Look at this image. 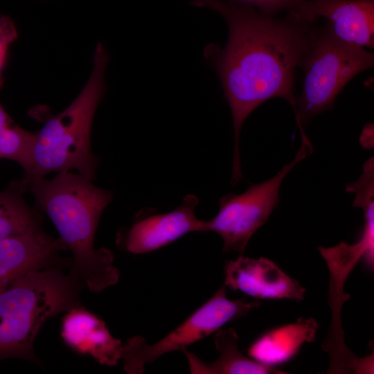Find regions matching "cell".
Segmentation results:
<instances>
[{"mask_svg": "<svg viewBox=\"0 0 374 374\" xmlns=\"http://www.w3.org/2000/svg\"><path fill=\"white\" fill-rule=\"evenodd\" d=\"M219 12L229 36L223 48L210 44L204 55L215 70L231 109L234 130L232 178L242 177L239 142L251 113L273 98L286 100L296 111L294 79L314 22L287 13L284 18L232 0H193Z\"/></svg>", "mask_w": 374, "mask_h": 374, "instance_id": "obj_1", "label": "cell"}, {"mask_svg": "<svg viewBox=\"0 0 374 374\" xmlns=\"http://www.w3.org/2000/svg\"><path fill=\"white\" fill-rule=\"evenodd\" d=\"M26 186L34 197L36 208L48 216L71 251L73 272L78 278L94 292L117 283L120 272L113 253L94 247L99 220L113 199V191L72 171L57 172L50 179L36 178Z\"/></svg>", "mask_w": 374, "mask_h": 374, "instance_id": "obj_2", "label": "cell"}, {"mask_svg": "<svg viewBox=\"0 0 374 374\" xmlns=\"http://www.w3.org/2000/svg\"><path fill=\"white\" fill-rule=\"evenodd\" d=\"M109 61L100 42L93 53L91 75L75 100L62 112L48 115L37 132L29 170L21 179L31 180L51 172L77 170L93 181L98 159L91 150V128L97 107L106 92L105 73Z\"/></svg>", "mask_w": 374, "mask_h": 374, "instance_id": "obj_3", "label": "cell"}, {"mask_svg": "<svg viewBox=\"0 0 374 374\" xmlns=\"http://www.w3.org/2000/svg\"><path fill=\"white\" fill-rule=\"evenodd\" d=\"M78 279L74 272L42 267L0 291V361L36 359L33 343L44 322L78 305Z\"/></svg>", "mask_w": 374, "mask_h": 374, "instance_id": "obj_4", "label": "cell"}, {"mask_svg": "<svg viewBox=\"0 0 374 374\" xmlns=\"http://www.w3.org/2000/svg\"><path fill=\"white\" fill-rule=\"evenodd\" d=\"M373 63V53L340 40L326 24L314 28L299 67L303 80L294 114L300 133L312 118L331 109L345 85Z\"/></svg>", "mask_w": 374, "mask_h": 374, "instance_id": "obj_5", "label": "cell"}, {"mask_svg": "<svg viewBox=\"0 0 374 374\" xmlns=\"http://www.w3.org/2000/svg\"><path fill=\"white\" fill-rule=\"evenodd\" d=\"M260 305L258 300H230L226 287L222 285L216 292L188 318L165 337L148 344L140 336L133 337L123 344L121 359L125 371L143 373L145 366L161 356L189 346L215 333L229 322L247 316Z\"/></svg>", "mask_w": 374, "mask_h": 374, "instance_id": "obj_6", "label": "cell"}, {"mask_svg": "<svg viewBox=\"0 0 374 374\" xmlns=\"http://www.w3.org/2000/svg\"><path fill=\"white\" fill-rule=\"evenodd\" d=\"M312 151L307 136L301 137V145L294 159L276 175L249 186L242 193H231L221 197L216 215L205 221V232L213 231L221 236L224 252L235 251L242 255L253 235L276 207L284 178Z\"/></svg>", "mask_w": 374, "mask_h": 374, "instance_id": "obj_7", "label": "cell"}, {"mask_svg": "<svg viewBox=\"0 0 374 374\" xmlns=\"http://www.w3.org/2000/svg\"><path fill=\"white\" fill-rule=\"evenodd\" d=\"M199 199L193 194L168 213L143 210L132 225L118 233L117 243L125 251L145 254L160 249L193 232H205V220L197 218L195 210Z\"/></svg>", "mask_w": 374, "mask_h": 374, "instance_id": "obj_8", "label": "cell"}, {"mask_svg": "<svg viewBox=\"0 0 374 374\" xmlns=\"http://www.w3.org/2000/svg\"><path fill=\"white\" fill-rule=\"evenodd\" d=\"M287 13L308 22L323 18L344 42L373 48L374 0H301Z\"/></svg>", "mask_w": 374, "mask_h": 374, "instance_id": "obj_9", "label": "cell"}, {"mask_svg": "<svg viewBox=\"0 0 374 374\" xmlns=\"http://www.w3.org/2000/svg\"><path fill=\"white\" fill-rule=\"evenodd\" d=\"M226 288L240 291L256 300H304L306 290L285 273L272 260L260 257L239 256L226 262L224 267Z\"/></svg>", "mask_w": 374, "mask_h": 374, "instance_id": "obj_10", "label": "cell"}, {"mask_svg": "<svg viewBox=\"0 0 374 374\" xmlns=\"http://www.w3.org/2000/svg\"><path fill=\"white\" fill-rule=\"evenodd\" d=\"M61 336L71 349L100 364L116 366L122 358V342L112 335L102 319L78 305L67 310L63 317Z\"/></svg>", "mask_w": 374, "mask_h": 374, "instance_id": "obj_11", "label": "cell"}, {"mask_svg": "<svg viewBox=\"0 0 374 374\" xmlns=\"http://www.w3.org/2000/svg\"><path fill=\"white\" fill-rule=\"evenodd\" d=\"M59 238L42 229L0 240V291L28 272L48 265L62 250Z\"/></svg>", "mask_w": 374, "mask_h": 374, "instance_id": "obj_12", "label": "cell"}, {"mask_svg": "<svg viewBox=\"0 0 374 374\" xmlns=\"http://www.w3.org/2000/svg\"><path fill=\"white\" fill-rule=\"evenodd\" d=\"M318 328V321L311 317L270 328L251 343L247 356L266 366L278 368L292 360L303 345L314 342Z\"/></svg>", "mask_w": 374, "mask_h": 374, "instance_id": "obj_13", "label": "cell"}, {"mask_svg": "<svg viewBox=\"0 0 374 374\" xmlns=\"http://www.w3.org/2000/svg\"><path fill=\"white\" fill-rule=\"evenodd\" d=\"M239 336L233 328L220 329L214 335L217 359L206 363L186 349L185 354L190 373L193 374H283L278 368H271L242 353L238 346Z\"/></svg>", "mask_w": 374, "mask_h": 374, "instance_id": "obj_14", "label": "cell"}, {"mask_svg": "<svg viewBox=\"0 0 374 374\" xmlns=\"http://www.w3.org/2000/svg\"><path fill=\"white\" fill-rule=\"evenodd\" d=\"M319 251L326 262L330 274L329 296L332 312L331 326L339 327L341 305L350 297L348 294H343L344 283L359 260L368 262L373 258V254L360 240L352 244L341 242L332 247H319Z\"/></svg>", "mask_w": 374, "mask_h": 374, "instance_id": "obj_15", "label": "cell"}, {"mask_svg": "<svg viewBox=\"0 0 374 374\" xmlns=\"http://www.w3.org/2000/svg\"><path fill=\"white\" fill-rule=\"evenodd\" d=\"M26 191L20 180L11 181L0 192V240L42 229L38 210L24 197Z\"/></svg>", "mask_w": 374, "mask_h": 374, "instance_id": "obj_16", "label": "cell"}, {"mask_svg": "<svg viewBox=\"0 0 374 374\" xmlns=\"http://www.w3.org/2000/svg\"><path fill=\"white\" fill-rule=\"evenodd\" d=\"M37 132L25 130L14 123L0 132V159L17 162L26 173L29 170Z\"/></svg>", "mask_w": 374, "mask_h": 374, "instance_id": "obj_17", "label": "cell"}, {"mask_svg": "<svg viewBox=\"0 0 374 374\" xmlns=\"http://www.w3.org/2000/svg\"><path fill=\"white\" fill-rule=\"evenodd\" d=\"M17 37V30L12 19L8 16L0 15V86L9 47Z\"/></svg>", "mask_w": 374, "mask_h": 374, "instance_id": "obj_18", "label": "cell"}, {"mask_svg": "<svg viewBox=\"0 0 374 374\" xmlns=\"http://www.w3.org/2000/svg\"><path fill=\"white\" fill-rule=\"evenodd\" d=\"M233 1L254 8L265 13L276 15L292 10L301 0H232Z\"/></svg>", "mask_w": 374, "mask_h": 374, "instance_id": "obj_19", "label": "cell"}, {"mask_svg": "<svg viewBox=\"0 0 374 374\" xmlns=\"http://www.w3.org/2000/svg\"><path fill=\"white\" fill-rule=\"evenodd\" d=\"M12 123H13L12 119L0 104V132Z\"/></svg>", "mask_w": 374, "mask_h": 374, "instance_id": "obj_20", "label": "cell"}]
</instances>
